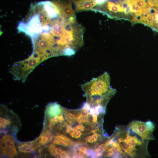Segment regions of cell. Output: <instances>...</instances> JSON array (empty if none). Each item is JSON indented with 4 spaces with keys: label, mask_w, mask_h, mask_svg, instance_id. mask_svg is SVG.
I'll use <instances>...</instances> for the list:
<instances>
[{
    "label": "cell",
    "mask_w": 158,
    "mask_h": 158,
    "mask_svg": "<svg viewBox=\"0 0 158 158\" xmlns=\"http://www.w3.org/2000/svg\"><path fill=\"white\" fill-rule=\"evenodd\" d=\"M52 136L48 130H47L41 136L39 140V143L44 145L51 141Z\"/></svg>",
    "instance_id": "obj_9"
},
{
    "label": "cell",
    "mask_w": 158,
    "mask_h": 158,
    "mask_svg": "<svg viewBox=\"0 0 158 158\" xmlns=\"http://www.w3.org/2000/svg\"><path fill=\"white\" fill-rule=\"evenodd\" d=\"M81 87L86 97V103L90 108L99 105L105 107L116 92L110 85V77L106 72L98 77L83 84Z\"/></svg>",
    "instance_id": "obj_1"
},
{
    "label": "cell",
    "mask_w": 158,
    "mask_h": 158,
    "mask_svg": "<svg viewBox=\"0 0 158 158\" xmlns=\"http://www.w3.org/2000/svg\"><path fill=\"white\" fill-rule=\"evenodd\" d=\"M157 31L158 32V24L157 25Z\"/></svg>",
    "instance_id": "obj_23"
},
{
    "label": "cell",
    "mask_w": 158,
    "mask_h": 158,
    "mask_svg": "<svg viewBox=\"0 0 158 158\" xmlns=\"http://www.w3.org/2000/svg\"><path fill=\"white\" fill-rule=\"evenodd\" d=\"M7 124L5 123H0V127L2 128H6Z\"/></svg>",
    "instance_id": "obj_20"
},
{
    "label": "cell",
    "mask_w": 158,
    "mask_h": 158,
    "mask_svg": "<svg viewBox=\"0 0 158 158\" xmlns=\"http://www.w3.org/2000/svg\"><path fill=\"white\" fill-rule=\"evenodd\" d=\"M130 129L139 136L142 140L154 139L152 132L154 126L151 121L145 122L139 121H133L128 124Z\"/></svg>",
    "instance_id": "obj_2"
},
{
    "label": "cell",
    "mask_w": 158,
    "mask_h": 158,
    "mask_svg": "<svg viewBox=\"0 0 158 158\" xmlns=\"http://www.w3.org/2000/svg\"><path fill=\"white\" fill-rule=\"evenodd\" d=\"M76 121L80 123L83 122L90 123L89 117L83 116L80 114L77 117Z\"/></svg>",
    "instance_id": "obj_11"
},
{
    "label": "cell",
    "mask_w": 158,
    "mask_h": 158,
    "mask_svg": "<svg viewBox=\"0 0 158 158\" xmlns=\"http://www.w3.org/2000/svg\"><path fill=\"white\" fill-rule=\"evenodd\" d=\"M76 115L73 112L68 113L65 116V119L71 124L73 123L76 120Z\"/></svg>",
    "instance_id": "obj_10"
},
{
    "label": "cell",
    "mask_w": 158,
    "mask_h": 158,
    "mask_svg": "<svg viewBox=\"0 0 158 158\" xmlns=\"http://www.w3.org/2000/svg\"><path fill=\"white\" fill-rule=\"evenodd\" d=\"M75 12L91 10L97 4L95 0H71Z\"/></svg>",
    "instance_id": "obj_4"
},
{
    "label": "cell",
    "mask_w": 158,
    "mask_h": 158,
    "mask_svg": "<svg viewBox=\"0 0 158 158\" xmlns=\"http://www.w3.org/2000/svg\"><path fill=\"white\" fill-rule=\"evenodd\" d=\"M56 151L57 153L61 154L63 150L61 147H58L56 148Z\"/></svg>",
    "instance_id": "obj_19"
},
{
    "label": "cell",
    "mask_w": 158,
    "mask_h": 158,
    "mask_svg": "<svg viewBox=\"0 0 158 158\" xmlns=\"http://www.w3.org/2000/svg\"><path fill=\"white\" fill-rule=\"evenodd\" d=\"M61 109L60 106L56 104H52L50 106L49 110V114L52 116L59 115L61 114Z\"/></svg>",
    "instance_id": "obj_8"
},
{
    "label": "cell",
    "mask_w": 158,
    "mask_h": 158,
    "mask_svg": "<svg viewBox=\"0 0 158 158\" xmlns=\"http://www.w3.org/2000/svg\"><path fill=\"white\" fill-rule=\"evenodd\" d=\"M52 119L56 124L57 123H61L64 121V118L62 115L56 116Z\"/></svg>",
    "instance_id": "obj_14"
},
{
    "label": "cell",
    "mask_w": 158,
    "mask_h": 158,
    "mask_svg": "<svg viewBox=\"0 0 158 158\" xmlns=\"http://www.w3.org/2000/svg\"><path fill=\"white\" fill-rule=\"evenodd\" d=\"M2 140L7 150L15 147L14 142L12 137L8 135L3 136Z\"/></svg>",
    "instance_id": "obj_7"
},
{
    "label": "cell",
    "mask_w": 158,
    "mask_h": 158,
    "mask_svg": "<svg viewBox=\"0 0 158 158\" xmlns=\"http://www.w3.org/2000/svg\"><path fill=\"white\" fill-rule=\"evenodd\" d=\"M1 151L2 154L4 156L7 154V149L5 146H2L1 147Z\"/></svg>",
    "instance_id": "obj_17"
},
{
    "label": "cell",
    "mask_w": 158,
    "mask_h": 158,
    "mask_svg": "<svg viewBox=\"0 0 158 158\" xmlns=\"http://www.w3.org/2000/svg\"><path fill=\"white\" fill-rule=\"evenodd\" d=\"M56 147L55 145L53 143L50 144L48 147V150L50 154L54 156L57 154L56 151Z\"/></svg>",
    "instance_id": "obj_13"
},
{
    "label": "cell",
    "mask_w": 158,
    "mask_h": 158,
    "mask_svg": "<svg viewBox=\"0 0 158 158\" xmlns=\"http://www.w3.org/2000/svg\"><path fill=\"white\" fill-rule=\"evenodd\" d=\"M7 150V155L8 157H12L15 156H16L18 154L17 152L15 147L12 149Z\"/></svg>",
    "instance_id": "obj_12"
},
{
    "label": "cell",
    "mask_w": 158,
    "mask_h": 158,
    "mask_svg": "<svg viewBox=\"0 0 158 158\" xmlns=\"http://www.w3.org/2000/svg\"><path fill=\"white\" fill-rule=\"evenodd\" d=\"M6 123L7 125H9L11 123V122L9 120L4 118L0 117V123Z\"/></svg>",
    "instance_id": "obj_16"
},
{
    "label": "cell",
    "mask_w": 158,
    "mask_h": 158,
    "mask_svg": "<svg viewBox=\"0 0 158 158\" xmlns=\"http://www.w3.org/2000/svg\"><path fill=\"white\" fill-rule=\"evenodd\" d=\"M62 158H69L70 157L69 154L65 150L63 151V152L61 154Z\"/></svg>",
    "instance_id": "obj_18"
},
{
    "label": "cell",
    "mask_w": 158,
    "mask_h": 158,
    "mask_svg": "<svg viewBox=\"0 0 158 158\" xmlns=\"http://www.w3.org/2000/svg\"><path fill=\"white\" fill-rule=\"evenodd\" d=\"M54 143L64 146H71L73 143L72 140L66 136L62 134L55 135Z\"/></svg>",
    "instance_id": "obj_5"
},
{
    "label": "cell",
    "mask_w": 158,
    "mask_h": 158,
    "mask_svg": "<svg viewBox=\"0 0 158 158\" xmlns=\"http://www.w3.org/2000/svg\"><path fill=\"white\" fill-rule=\"evenodd\" d=\"M95 0L97 2V4H100L103 3L106 0Z\"/></svg>",
    "instance_id": "obj_21"
},
{
    "label": "cell",
    "mask_w": 158,
    "mask_h": 158,
    "mask_svg": "<svg viewBox=\"0 0 158 158\" xmlns=\"http://www.w3.org/2000/svg\"><path fill=\"white\" fill-rule=\"evenodd\" d=\"M18 149L20 152L26 153L32 152L35 149L32 142L25 143L20 145L18 147Z\"/></svg>",
    "instance_id": "obj_6"
},
{
    "label": "cell",
    "mask_w": 158,
    "mask_h": 158,
    "mask_svg": "<svg viewBox=\"0 0 158 158\" xmlns=\"http://www.w3.org/2000/svg\"><path fill=\"white\" fill-rule=\"evenodd\" d=\"M54 156L55 158H62L61 154H56Z\"/></svg>",
    "instance_id": "obj_22"
},
{
    "label": "cell",
    "mask_w": 158,
    "mask_h": 158,
    "mask_svg": "<svg viewBox=\"0 0 158 158\" xmlns=\"http://www.w3.org/2000/svg\"><path fill=\"white\" fill-rule=\"evenodd\" d=\"M89 111L83 107L80 110V114L83 116L89 117L90 112Z\"/></svg>",
    "instance_id": "obj_15"
},
{
    "label": "cell",
    "mask_w": 158,
    "mask_h": 158,
    "mask_svg": "<svg viewBox=\"0 0 158 158\" xmlns=\"http://www.w3.org/2000/svg\"><path fill=\"white\" fill-rule=\"evenodd\" d=\"M54 3L62 16L69 19H75L71 0L57 1Z\"/></svg>",
    "instance_id": "obj_3"
}]
</instances>
